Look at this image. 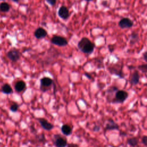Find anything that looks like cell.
Listing matches in <instances>:
<instances>
[{
    "mask_svg": "<svg viewBox=\"0 0 147 147\" xmlns=\"http://www.w3.org/2000/svg\"><path fill=\"white\" fill-rule=\"evenodd\" d=\"M19 107V105L16 102H12L11 105L10 106V110L11 112H16Z\"/></svg>",
    "mask_w": 147,
    "mask_h": 147,
    "instance_id": "obj_21",
    "label": "cell"
},
{
    "mask_svg": "<svg viewBox=\"0 0 147 147\" xmlns=\"http://www.w3.org/2000/svg\"><path fill=\"white\" fill-rule=\"evenodd\" d=\"M26 87V84L22 80H19L14 85V89L15 90L18 92H21Z\"/></svg>",
    "mask_w": 147,
    "mask_h": 147,
    "instance_id": "obj_15",
    "label": "cell"
},
{
    "mask_svg": "<svg viewBox=\"0 0 147 147\" xmlns=\"http://www.w3.org/2000/svg\"><path fill=\"white\" fill-rule=\"evenodd\" d=\"M138 70L144 73H147V63L139 65L137 67Z\"/></svg>",
    "mask_w": 147,
    "mask_h": 147,
    "instance_id": "obj_20",
    "label": "cell"
},
{
    "mask_svg": "<svg viewBox=\"0 0 147 147\" xmlns=\"http://www.w3.org/2000/svg\"><path fill=\"white\" fill-rule=\"evenodd\" d=\"M1 91L5 94H10L13 92V90L9 84L6 83L1 87Z\"/></svg>",
    "mask_w": 147,
    "mask_h": 147,
    "instance_id": "obj_17",
    "label": "cell"
},
{
    "mask_svg": "<svg viewBox=\"0 0 147 147\" xmlns=\"http://www.w3.org/2000/svg\"><path fill=\"white\" fill-rule=\"evenodd\" d=\"M142 57L144 59V60L147 62V51H145L144 52L143 55H142Z\"/></svg>",
    "mask_w": 147,
    "mask_h": 147,
    "instance_id": "obj_26",
    "label": "cell"
},
{
    "mask_svg": "<svg viewBox=\"0 0 147 147\" xmlns=\"http://www.w3.org/2000/svg\"><path fill=\"white\" fill-rule=\"evenodd\" d=\"M58 15L62 19H67L69 16V10L68 8L64 6H61L58 10Z\"/></svg>",
    "mask_w": 147,
    "mask_h": 147,
    "instance_id": "obj_11",
    "label": "cell"
},
{
    "mask_svg": "<svg viewBox=\"0 0 147 147\" xmlns=\"http://www.w3.org/2000/svg\"><path fill=\"white\" fill-rule=\"evenodd\" d=\"M86 1H92V0H86Z\"/></svg>",
    "mask_w": 147,
    "mask_h": 147,
    "instance_id": "obj_30",
    "label": "cell"
},
{
    "mask_svg": "<svg viewBox=\"0 0 147 147\" xmlns=\"http://www.w3.org/2000/svg\"><path fill=\"white\" fill-rule=\"evenodd\" d=\"M53 140V144L56 147H66L68 144L67 138L60 134H55Z\"/></svg>",
    "mask_w": 147,
    "mask_h": 147,
    "instance_id": "obj_4",
    "label": "cell"
},
{
    "mask_svg": "<svg viewBox=\"0 0 147 147\" xmlns=\"http://www.w3.org/2000/svg\"><path fill=\"white\" fill-rule=\"evenodd\" d=\"M139 40L138 34L135 32H132L129 37V43L130 45H134Z\"/></svg>",
    "mask_w": 147,
    "mask_h": 147,
    "instance_id": "obj_16",
    "label": "cell"
},
{
    "mask_svg": "<svg viewBox=\"0 0 147 147\" xmlns=\"http://www.w3.org/2000/svg\"><path fill=\"white\" fill-rule=\"evenodd\" d=\"M126 142L128 145L132 147L136 146L138 143V140L136 137H130L127 139Z\"/></svg>",
    "mask_w": 147,
    "mask_h": 147,
    "instance_id": "obj_18",
    "label": "cell"
},
{
    "mask_svg": "<svg viewBox=\"0 0 147 147\" xmlns=\"http://www.w3.org/2000/svg\"><path fill=\"white\" fill-rule=\"evenodd\" d=\"M36 138H37L38 142H44L46 141L45 136H44V134H43L38 135Z\"/></svg>",
    "mask_w": 147,
    "mask_h": 147,
    "instance_id": "obj_22",
    "label": "cell"
},
{
    "mask_svg": "<svg viewBox=\"0 0 147 147\" xmlns=\"http://www.w3.org/2000/svg\"><path fill=\"white\" fill-rule=\"evenodd\" d=\"M37 121L39 122L40 125L41 126V127L46 130H51L54 126L50 122H49L45 118H37Z\"/></svg>",
    "mask_w": 147,
    "mask_h": 147,
    "instance_id": "obj_8",
    "label": "cell"
},
{
    "mask_svg": "<svg viewBox=\"0 0 147 147\" xmlns=\"http://www.w3.org/2000/svg\"><path fill=\"white\" fill-rule=\"evenodd\" d=\"M78 48L83 53L91 54L93 52L95 45L88 38L83 37L78 44Z\"/></svg>",
    "mask_w": 147,
    "mask_h": 147,
    "instance_id": "obj_1",
    "label": "cell"
},
{
    "mask_svg": "<svg viewBox=\"0 0 147 147\" xmlns=\"http://www.w3.org/2000/svg\"><path fill=\"white\" fill-rule=\"evenodd\" d=\"M118 125L111 118L107 120V122L105 126V130H118Z\"/></svg>",
    "mask_w": 147,
    "mask_h": 147,
    "instance_id": "obj_10",
    "label": "cell"
},
{
    "mask_svg": "<svg viewBox=\"0 0 147 147\" xmlns=\"http://www.w3.org/2000/svg\"><path fill=\"white\" fill-rule=\"evenodd\" d=\"M13 2H18L20 0H12Z\"/></svg>",
    "mask_w": 147,
    "mask_h": 147,
    "instance_id": "obj_29",
    "label": "cell"
},
{
    "mask_svg": "<svg viewBox=\"0 0 147 147\" xmlns=\"http://www.w3.org/2000/svg\"><path fill=\"white\" fill-rule=\"evenodd\" d=\"M62 133L65 136H69L72 134V127L68 124H64L61 127Z\"/></svg>",
    "mask_w": 147,
    "mask_h": 147,
    "instance_id": "obj_14",
    "label": "cell"
},
{
    "mask_svg": "<svg viewBox=\"0 0 147 147\" xmlns=\"http://www.w3.org/2000/svg\"><path fill=\"white\" fill-rule=\"evenodd\" d=\"M139 81H140V74L138 71L135 70L130 76V83L132 85H136L139 83Z\"/></svg>",
    "mask_w": 147,
    "mask_h": 147,
    "instance_id": "obj_12",
    "label": "cell"
},
{
    "mask_svg": "<svg viewBox=\"0 0 147 147\" xmlns=\"http://www.w3.org/2000/svg\"><path fill=\"white\" fill-rule=\"evenodd\" d=\"M46 1L51 5H54L56 2V0H46Z\"/></svg>",
    "mask_w": 147,
    "mask_h": 147,
    "instance_id": "obj_25",
    "label": "cell"
},
{
    "mask_svg": "<svg viewBox=\"0 0 147 147\" xmlns=\"http://www.w3.org/2000/svg\"><path fill=\"white\" fill-rule=\"evenodd\" d=\"M34 36L36 38L38 39H41L42 38H44L47 34V31L42 28H38L37 29H36L34 33Z\"/></svg>",
    "mask_w": 147,
    "mask_h": 147,
    "instance_id": "obj_13",
    "label": "cell"
},
{
    "mask_svg": "<svg viewBox=\"0 0 147 147\" xmlns=\"http://www.w3.org/2000/svg\"><path fill=\"white\" fill-rule=\"evenodd\" d=\"M51 42L60 47H64L68 44L67 40L63 37L55 36L51 38Z\"/></svg>",
    "mask_w": 147,
    "mask_h": 147,
    "instance_id": "obj_6",
    "label": "cell"
},
{
    "mask_svg": "<svg viewBox=\"0 0 147 147\" xmlns=\"http://www.w3.org/2000/svg\"><path fill=\"white\" fill-rule=\"evenodd\" d=\"M7 56L12 61H17L20 59V54L17 49H13L7 53Z\"/></svg>",
    "mask_w": 147,
    "mask_h": 147,
    "instance_id": "obj_9",
    "label": "cell"
},
{
    "mask_svg": "<svg viewBox=\"0 0 147 147\" xmlns=\"http://www.w3.org/2000/svg\"><path fill=\"white\" fill-rule=\"evenodd\" d=\"M128 97V93L122 90H118L114 95V97L112 99L111 102L115 103H122L125 101Z\"/></svg>",
    "mask_w": 147,
    "mask_h": 147,
    "instance_id": "obj_3",
    "label": "cell"
},
{
    "mask_svg": "<svg viewBox=\"0 0 147 147\" xmlns=\"http://www.w3.org/2000/svg\"><path fill=\"white\" fill-rule=\"evenodd\" d=\"M85 75H86L88 78H89V79H91V77L90 76V75L89 74H85Z\"/></svg>",
    "mask_w": 147,
    "mask_h": 147,
    "instance_id": "obj_28",
    "label": "cell"
},
{
    "mask_svg": "<svg viewBox=\"0 0 147 147\" xmlns=\"http://www.w3.org/2000/svg\"><path fill=\"white\" fill-rule=\"evenodd\" d=\"M10 9V5L6 2H2L0 4V10L2 12H7Z\"/></svg>",
    "mask_w": 147,
    "mask_h": 147,
    "instance_id": "obj_19",
    "label": "cell"
},
{
    "mask_svg": "<svg viewBox=\"0 0 147 147\" xmlns=\"http://www.w3.org/2000/svg\"><path fill=\"white\" fill-rule=\"evenodd\" d=\"M141 142L145 146H147V136H142L141 138Z\"/></svg>",
    "mask_w": 147,
    "mask_h": 147,
    "instance_id": "obj_23",
    "label": "cell"
},
{
    "mask_svg": "<svg viewBox=\"0 0 147 147\" xmlns=\"http://www.w3.org/2000/svg\"><path fill=\"white\" fill-rule=\"evenodd\" d=\"M52 79L49 78L44 77L41 78L40 80V90L42 92L47 91L48 89V87L52 85Z\"/></svg>",
    "mask_w": 147,
    "mask_h": 147,
    "instance_id": "obj_5",
    "label": "cell"
},
{
    "mask_svg": "<svg viewBox=\"0 0 147 147\" xmlns=\"http://www.w3.org/2000/svg\"><path fill=\"white\" fill-rule=\"evenodd\" d=\"M108 71L111 74L118 76L120 78H124L125 74L122 72V67L119 64H111L108 66Z\"/></svg>",
    "mask_w": 147,
    "mask_h": 147,
    "instance_id": "obj_2",
    "label": "cell"
},
{
    "mask_svg": "<svg viewBox=\"0 0 147 147\" xmlns=\"http://www.w3.org/2000/svg\"><path fill=\"white\" fill-rule=\"evenodd\" d=\"M99 130H100V127L99 126H98V125H95L94 127H93V130L94 131H99Z\"/></svg>",
    "mask_w": 147,
    "mask_h": 147,
    "instance_id": "obj_27",
    "label": "cell"
},
{
    "mask_svg": "<svg viewBox=\"0 0 147 147\" xmlns=\"http://www.w3.org/2000/svg\"><path fill=\"white\" fill-rule=\"evenodd\" d=\"M134 22L130 18L125 17L119 20L118 22V26L121 29H128L133 26Z\"/></svg>",
    "mask_w": 147,
    "mask_h": 147,
    "instance_id": "obj_7",
    "label": "cell"
},
{
    "mask_svg": "<svg viewBox=\"0 0 147 147\" xmlns=\"http://www.w3.org/2000/svg\"><path fill=\"white\" fill-rule=\"evenodd\" d=\"M66 147H79V146L76 144L71 143V144H68Z\"/></svg>",
    "mask_w": 147,
    "mask_h": 147,
    "instance_id": "obj_24",
    "label": "cell"
}]
</instances>
